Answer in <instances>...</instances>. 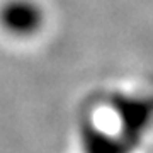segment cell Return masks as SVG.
I'll return each instance as SVG.
<instances>
[{"label":"cell","mask_w":153,"mask_h":153,"mask_svg":"<svg viewBox=\"0 0 153 153\" xmlns=\"http://www.w3.org/2000/svg\"><path fill=\"white\" fill-rule=\"evenodd\" d=\"M48 10L41 0H2L0 29L16 41L36 39L46 29Z\"/></svg>","instance_id":"1"}]
</instances>
